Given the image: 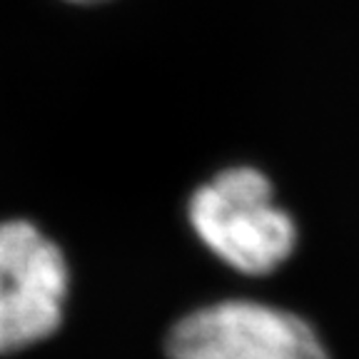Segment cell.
I'll return each instance as SVG.
<instances>
[{"mask_svg":"<svg viewBox=\"0 0 359 359\" xmlns=\"http://www.w3.org/2000/svg\"><path fill=\"white\" fill-rule=\"evenodd\" d=\"M190 224L222 262L245 275H267L294 250L297 227L275 205L272 185L252 168H232L192 195Z\"/></svg>","mask_w":359,"mask_h":359,"instance_id":"cell-1","label":"cell"},{"mask_svg":"<svg viewBox=\"0 0 359 359\" xmlns=\"http://www.w3.org/2000/svg\"><path fill=\"white\" fill-rule=\"evenodd\" d=\"M67 280L50 237L25 219L0 224V354L43 342L60 327Z\"/></svg>","mask_w":359,"mask_h":359,"instance_id":"cell-2","label":"cell"},{"mask_svg":"<svg viewBox=\"0 0 359 359\" xmlns=\"http://www.w3.org/2000/svg\"><path fill=\"white\" fill-rule=\"evenodd\" d=\"M168 352L172 359H330L297 314L247 299L182 317L168 337Z\"/></svg>","mask_w":359,"mask_h":359,"instance_id":"cell-3","label":"cell"},{"mask_svg":"<svg viewBox=\"0 0 359 359\" xmlns=\"http://www.w3.org/2000/svg\"><path fill=\"white\" fill-rule=\"evenodd\" d=\"M75 3H90V0H75Z\"/></svg>","mask_w":359,"mask_h":359,"instance_id":"cell-4","label":"cell"}]
</instances>
